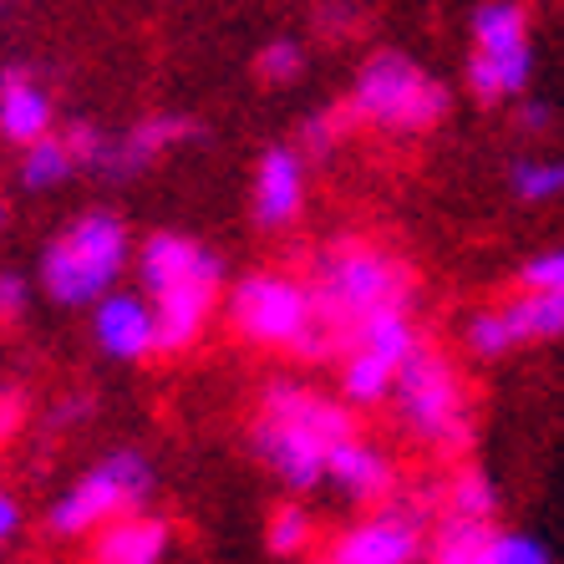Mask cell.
<instances>
[{"instance_id":"1","label":"cell","mask_w":564,"mask_h":564,"mask_svg":"<svg viewBox=\"0 0 564 564\" xmlns=\"http://www.w3.org/2000/svg\"><path fill=\"white\" fill-rule=\"evenodd\" d=\"M351 433L356 412L346 397L336 402V397L285 377L260 392V408H254L250 422V447L275 484H285L290 494H311V488L326 484L330 453Z\"/></svg>"},{"instance_id":"2","label":"cell","mask_w":564,"mask_h":564,"mask_svg":"<svg viewBox=\"0 0 564 564\" xmlns=\"http://www.w3.org/2000/svg\"><path fill=\"white\" fill-rule=\"evenodd\" d=\"M311 301L326 336L336 341V356L346 351L356 330L392 311H412L417 301V275L402 254H392L377 239H330L311 260Z\"/></svg>"},{"instance_id":"3","label":"cell","mask_w":564,"mask_h":564,"mask_svg":"<svg viewBox=\"0 0 564 564\" xmlns=\"http://www.w3.org/2000/svg\"><path fill=\"white\" fill-rule=\"evenodd\" d=\"M224 326L254 351H285L295 361H330L336 341L315 315L305 275L290 270H250L224 290Z\"/></svg>"},{"instance_id":"4","label":"cell","mask_w":564,"mask_h":564,"mask_svg":"<svg viewBox=\"0 0 564 564\" xmlns=\"http://www.w3.org/2000/svg\"><path fill=\"white\" fill-rule=\"evenodd\" d=\"M387 402H392L402 437H412L437 458H458L473 447V392L463 371L437 346L422 341L408 356V367L397 371V387Z\"/></svg>"},{"instance_id":"5","label":"cell","mask_w":564,"mask_h":564,"mask_svg":"<svg viewBox=\"0 0 564 564\" xmlns=\"http://www.w3.org/2000/svg\"><path fill=\"white\" fill-rule=\"evenodd\" d=\"M356 128H377L387 138H422L453 112L447 82L402 52H371L346 97Z\"/></svg>"},{"instance_id":"6","label":"cell","mask_w":564,"mask_h":564,"mask_svg":"<svg viewBox=\"0 0 564 564\" xmlns=\"http://www.w3.org/2000/svg\"><path fill=\"white\" fill-rule=\"evenodd\" d=\"M132 264V235L118 214L93 209L72 219L41 250V290L56 305H97L118 290L122 270Z\"/></svg>"},{"instance_id":"7","label":"cell","mask_w":564,"mask_h":564,"mask_svg":"<svg viewBox=\"0 0 564 564\" xmlns=\"http://www.w3.org/2000/svg\"><path fill=\"white\" fill-rule=\"evenodd\" d=\"M153 488H158L153 463H148L138 447H112V453H102L66 494H56V503L46 509V529H52L56 539L97 534V529L122 519V513L148 509Z\"/></svg>"},{"instance_id":"8","label":"cell","mask_w":564,"mask_h":564,"mask_svg":"<svg viewBox=\"0 0 564 564\" xmlns=\"http://www.w3.org/2000/svg\"><path fill=\"white\" fill-rule=\"evenodd\" d=\"M534 77L529 46V11L519 0H484L473 11V52H468V93L484 107L519 102Z\"/></svg>"},{"instance_id":"9","label":"cell","mask_w":564,"mask_h":564,"mask_svg":"<svg viewBox=\"0 0 564 564\" xmlns=\"http://www.w3.org/2000/svg\"><path fill=\"white\" fill-rule=\"evenodd\" d=\"M433 539V499H387L330 539L315 564H417Z\"/></svg>"},{"instance_id":"10","label":"cell","mask_w":564,"mask_h":564,"mask_svg":"<svg viewBox=\"0 0 564 564\" xmlns=\"http://www.w3.org/2000/svg\"><path fill=\"white\" fill-rule=\"evenodd\" d=\"M422 346V330L412 311L377 315L356 330L341 351V397L351 408H381L397 387V371L408 367V356Z\"/></svg>"},{"instance_id":"11","label":"cell","mask_w":564,"mask_h":564,"mask_svg":"<svg viewBox=\"0 0 564 564\" xmlns=\"http://www.w3.org/2000/svg\"><path fill=\"white\" fill-rule=\"evenodd\" d=\"M564 336V290H513L499 305H478L463 321V346L478 361H499L524 346H544Z\"/></svg>"},{"instance_id":"12","label":"cell","mask_w":564,"mask_h":564,"mask_svg":"<svg viewBox=\"0 0 564 564\" xmlns=\"http://www.w3.org/2000/svg\"><path fill=\"white\" fill-rule=\"evenodd\" d=\"M427 564H554L550 544L519 529H503L499 519H433Z\"/></svg>"},{"instance_id":"13","label":"cell","mask_w":564,"mask_h":564,"mask_svg":"<svg viewBox=\"0 0 564 564\" xmlns=\"http://www.w3.org/2000/svg\"><path fill=\"white\" fill-rule=\"evenodd\" d=\"M138 260V280H143V295H173V290H224V264L219 254L194 235H178V229H153V235L132 250Z\"/></svg>"},{"instance_id":"14","label":"cell","mask_w":564,"mask_h":564,"mask_svg":"<svg viewBox=\"0 0 564 564\" xmlns=\"http://www.w3.org/2000/svg\"><path fill=\"white\" fill-rule=\"evenodd\" d=\"M93 341L112 361H148L158 356V315L143 290H107L93 305Z\"/></svg>"},{"instance_id":"15","label":"cell","mask_w":564,"mask_h":564,"mask_svg":"<svg viewBox=\"0 0 564 564\" xmlns=\"http://www.w3.org/2000/svg\"><path fill=\"white\" fill-rule=\"evenodd\" d=\"M305 209V158L301 148H264L260 163H254V188H250V214L260 229L280 235L301 219Z\"/></svg>"},{"instance_id":"16","label":"cell","mask_w":564,"mask_h":564,"mask_svg":"<svg viewBox=\"0 0 564 564\" xmlns=\"http://www.w3.org/2000/svg\"><path fill=\"white\" fill-rule=\"evenodd\" d=\"M326 478L341 488V499L361 503V509H377V503L397 499V488H402L397 458L381 443L361 437V433H351L341 447H336V453H330Z\"/></svg>"},{"instance_id":"17","label":"cell","mask_w":564,"mask_h":564,"mask_svg":"<svg viewBox=\"0 0 564 564\" xmlns=\"http://www.w3.org/2000/svg\"><path fill=\"white\" fill-rule=\"evenodd\" d=\"M46 132H52V93L41 87L26 62L0 66V138L31 148Z\"/></svg>"},{"instance_id":"18","label":"cell","mask_w":564,"mask_h":564,"mask_svg":"<svg viewBox=\"0 0 564 564\" xmlns=\"http://www.w3.org/2000/svg\"><path fill=\"white\" fill-rule=\"evenodd\" d=\"M173 550V524L138 509L93 534V564H163Z\"/></svg>"},{"instance_id":"19","label":"cell","mask_w":564,"mask_h":564,"mask_svg":"<svg viewBox=\"0 0 564 564\" xmlns=\"http://www.w3.org/2000/svg\"><path fill=\"white\" fill-rule=\"evenodd\" d=\"M198 122L194 118H178V112H153V118H138L122 138H112V158H107V173L112 178H132V173H143L153 158H163L169 148L188 143L198 138Z\"/></svg>"},{"instance_id":"20","label":"cell","mask_w":564,"mask_h":564,"mask_svg":"<svg viewBox=\"0 0 564 564\" xmlns=\"http://www.w3.org/2000/svg\"><path fill=\"white\" fill-rule=\"evenodd\" d=\"M499 513V494H494V478L484 468L463 463L458 473H447V484L433 494V519H463V524H478V519H494Z\"/></svg>"},{"instance_id":"21","label":"cell","mask_w":564,"mask_h":564,"mask_svg":"<svg viewBox=\"0 0 564 564\" xmlns=\"http://www.w3.org/2000/svg\"><path fill=\"white\" fill-rule=\"evenodd\" d=\"M77 169V153H72V143H66L62 132H46V138H36L31 148H21V184L31 188V194H46V188H62Z\"/></svg>"},{"instance_id":"22","label":"cell","mask_w":564,"mask_h":564,"mask_svg":"<svg viewBox=\"0 0 564 564\" xmlns=\"http://www.w3.org/2000/svg\"><path fill=\"white\" fill-rule=\"evenodd\" d=\"M315 513L305 509V503L285 499L270 509V519H264V544H270V554H280V560H301V554L315 550Z\"/></svg>"},{"instance_id":"23","label":"cell","mask_w":564,"mask_h":564,"mask_svg":"<svg viewBox=\"0 0 564 564\" xmlns=\"http://www.w3.org/2000/svg\"><path fill=\"white\" fill-rule=\"evenodd\" d=\"M509 188L519 204H554V198H564V158H513Z\"/></svg>"},{"instance_id":"24","label":"cell","mask_w":564,"mask_h":564,"mask_svg":"<svg viewBox=\"0 0 564 564\" xmlns=\"http://www.w3.org/2000/svg\"><path fill=\"white\" fill-rule=\"evenodd\" d=\"M301 72H305V52H301V41H290V36L264 41L260 56H254V77L270 82V87H285V82H295Z\"/></svg>"},{"instance_id":"25","label":"cell","mask_w":564,"mask_h":564,"mask_svg":"<svg viewBox=\"0 0 564 564\" xmlns=\"http://www.w3.org/2000/svg\"><path fill=\"white\" fill-rule=\"evenodd\" d=\"M356 128V118L351 112H346V102H336V107H326V112H311V118H305V128H301V148L311 158H326L330 148L341 143L346 132Z\"/></svg>"},{"instance_id":"26","label":"cell","mask_w":564,"mask_h":564,"mask_svg":"<svg viewBox=\"0 0 564 564\" xmlns=\"http://www.w3.org/2000/svg\"><path fill=\"white\" fill-rule=\"evenodd\" d=\"M62 138L72 143V153H77V169L107 173V158H112V132H102L97 122H72Z\"/></svg>"},{"instance_id":"27","label":"cell","mask_w":564,"mask_h":564,"mask_svg":"<svg viewBox=\"0 0 564 564\" xmlns=\"http://www.w3.org/2000/svg\"><path fill=\"white\" fill-rule=\"evenodd\" d=\"M519 290H564V245L529 254L519 264Z\"/></svg>"},{"instance_id":"28","label":"cell","mask_w":564,"mask_h":564,"mask_svg":"<svg viewBox=\"0 0 564 564\" xmlns=\"http://www.w3.org/2000/svg\"><path fill=\"white\" fill-rule=\"evenodd\" d=\"M26 311H31V285L15 275V270H6V275H0V330L21 326Z\"/></svg>"},{"instance_id":"29","label":"cell","mask_w":564,"mask_h":564,"mask_svg":"<svg viewBox=\"0 0 564 564\" xmlns=\"http://www.w3.org/2000/svg\"><path fill=\"white\" fill-rule=\"evenodd\" d=\"M315 26L330 31V36H346L356 26V6L351 0H321V11H315Z\"/></svg>"},{"instance_id":"30","label":"cell","mask_w":564,"mask_h":564,"mask_svg":"<svg viewBox=\"0 0 564 564\" xmlns=\"http://www.w3.org/2000/svg\"><path fill=\"white\" fill-rule=\"evenodd\" d=\"M513 122H519V132L539 138V132H550V128H554V107H550V102H539V97H529V102H519Z\"/></svg>"},{"instance_id":"31","label":"cell","mask_w":564,"mask_h":564,"mask_svg":"<svg viewBox=\"0 0 564 564\" xmlns=\"http://www.w3.org/2000/svg\"><path fill=\"white\" fill-rule=\"evenodd\" d=\"M21 422H26V397H21V387H0V443H6Z\"/></svg>"},{"instance_id":"32","label":"cell","mask_w":564,"mask_h":564,"mask_svg":"<svg viewBox=\"0 0 564 564\" xmlns=\"http://www.w3.org/2000/svg\"><path fill=\"white\" fill-rule=\"evenodd\" d=\"M87 408H93V397H87V392H72V397H62V402H56V412H52V417H46V427H72V422H82V417H87Z\"/></svg>"},{"instance_id":"33","label":"cell","mask_w":564,"mask_h":564,"mask_svg":"<svg viewBox=\"0 0 564 564\" xmlns=\"http://www.w3.org/2000/svg\"><path fill=\"white\" fill-rule=\"evenodd\" d=\"M21 534V503H15L11 488H0V550Z\"/></svg>"}]
</instances>
